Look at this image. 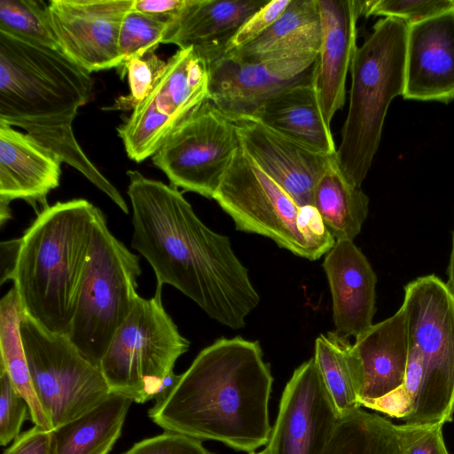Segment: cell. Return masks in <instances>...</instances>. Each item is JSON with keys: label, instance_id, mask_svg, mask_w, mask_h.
<instances>
[{"label": "cell", "instance_id": "1", "mask_svg": "<svg viewBox=\"0 0 454 454\" xmlns=\"http://www.w3.org/2000/svg\"><path fill=\"white\" fill-rule=\"evenodd\" d=\"M131 247L153 268L157 287L170 285L209 317L245 326L260 296L230 239L209 229L176 187L129 170Z\"/></svg>", "mask_w": 454, "mask_h": 454}, {"label": "cell", "instance_id": "2", "mask_svg": "<svg viewBox=\"0 0 454 454\" xmlns=\"http://www.w3.org/2000/svg\"><path fill=\"white\" fill-rule=\"evenodd\" d=\"M272 383L257 340L220 338L198 354L148 415L165 431L251 454L270 436Z\"/></svg>", "mask_w": 454, "mask_h": 454}, {"label": "cell", "instance_id": "3", "mask_svg": "<svg viewBox=\"0 0 454 454\" xmlns=\"http://www.w3.org/2000/svg\"><path fill=\"white\" fill-rule=\"evenodd\" d=\"M92 90L90 73L61 51L0 31V121L24 129L128 214L124 199L87 157L73 131L78 109Z\"/></svg>", "mask_w": 454, "mask_h": 454}, {"label": "cell", "instance_id": "4", "mask_svg": "<svg viewBox=\"0 0 454 454\" xmlns=\"http://www.w3.org/2000/svg\"><path fill=\"white\" fill-rule=\"evenodd\" d=\"M98 209L84 199L59 201L18 239L4 282L13 281L24 315L51 333L71 329Z\"/></svg>", "mask_w": 454, "mask_h": 454}, {"label": "cell", "instance_id": "5", "mask_svg": "<svg viewBox=\"0 0 454 454\" xmlns=\"http://www.w3.org/2000/svg\"><path fill=\"white\" fill-rule=\"evenodd\" d=\"M372 28L353 58L349 106L335 153L341 171L357 187L378 151L390 103L404 90L408 25L382 18Z\"/></svg>", "mask_w": 454, "mask_h": 454}, {"label": "cell", "instance_id": "6", "mask_svg": "<svg viewBox=\"0 0 454 454\" xmlns=\"http://www.w3.org/2000/svg\"><path fill=\"white\" fill-rule=\"evenodd\" d=\"M213 199L237 230L267 237L300 257L317 260L335 243L315 207H300L242 145Z\"/></svg>", "mask_w": 454, "mask_h": 454}, {"label": "cell", "instance_id": "7", "mask_svg": "<svg viewBox=\"0 0 454 454\" xmlns=\"http://www.w3.org/2000/svg\"><path fill=\"white\" fill-rule=\"evenodd\" d=\"M139 258L117 239L98 209L68 339L92 364L99 363L139 295Z\"/></svg>", "mask_w": 454, "mask_h": 454}, {"label": "cell", "instance_id": "8", "mask_svg": "<svg viewBox=\"0 0 454 454\" xmlns=\"http://www.w3.org/2000/svg\"><path fill=\"white\" fill-rule=\"evenodd\" d=\"M409 345L419 353L422 383L404 423L450 422L454 413V294L435 275L404 286Z\"/></svg>", "mask_w": 454, "mask_h": 454}, {"label": "cell", "instance_id": "9", "mask_svg": "<svg viewBox=\"0 0 454 454\" xmlns=\"http://www.w3.org/2000/svg\"><path fill=\"white\" fill-rule=\"evenodd\" d=\"M161 289L150 299L138 297L99 363L111 393L137 403L155 399L190 346L166 312Z\"/></svg>", "mask_w": 454, "mask_h": 454}, {"label": "cell", "instance_id": "10", "mask_svg": "<svg viewBox=\"0 0 454 454\" xmlns=\"http://www.w3.org/2000/svg\"><path fill=\"white\" fill-rule=\"evenodd\" d=\"M20 331L34 388L52 430L111 394L99 366L89 361L67 335L45 331L24 313Z\"/></svg>", "mask_w": 454, "mask_h": 454}, {"label": "cell", "instance_id": "11", "mask_svg": "<svg viewBox=\"0 0 454 454\" xmlns=\"http://www.w3.org/2000/svg\"><path fill=\"white\" fill-rule=\"evenodd\" d=\"M240 145L236 121L208 99L167 136L152 160L172 186L213 199Z\"/></svg>", "mask_w": 454, "mask_h": 454}, {"label": "cell", "instance_id": "12", "mask_svg": "<svg viewBox=\"0 0 454 454\" xmlns=\"http://www.w3.org/2000/svg\"><path fill=\"white\" fill-rule=\"evenodd\" d=\"M209 99L208 65L194 47L179 49L147 98L117 128L127 155L141 162L152 157L167 136Z\"/></svg>", "mask_w": 454, "mask_h": 454}, {"label": "cell", "instance_id": "13", "mask_svg": "<svg viewBox=\"0 0 454 454\" xmlns=\"http://www.w3.org/2000/svg\"><path fill=\"white\" fill-rule=\"evenodd\" d=\"M339 418L312 357L286 383L265 448L269 454H325Z\"/></svg>", "mask_w": 454, "mask_h": 454}, {"label": "cell", "instance_id": "14", "mask_svg": "<svg viewBox=\"0 0 454 454\" xmlns=\"http://www.w3.org/2000/svg\"><path fill=\"white\" fill-rule=\"evenodd\" d=\"M135 0H51V23L60 51L89 73L119 67L122 20Z\"/></svg>", "mask_w": 454, "mask_h": 454}, {"label": "cell", "instance_id": "15", "mask_svg": "<svg viewBox=\"0 0 454 454\" xmlns=\"http://www.w3.org/2000/svg\"><path fill=\"white\" fill-rule=\"evenodd\" d=\"M317 58L304 56L259 62H243L223 55L206 59L209 100L233 121L254 117L267 100L312 78Z\"/></svg>", "mask_w": 454, "mask_h": 454}, {"label": "cell", "instance_id": "16", "mask_svg": "<svg viewBox=\"0 0 454 454\" xmlns=\"http://www.w3.org/2000/svg\"><path fill=\"white\" fill-rule=\"evenodd\" d=\"M236 121L242 147L300 206H313L315 187L332 155L314 151L255 118Z\"/></svg>", "mask_w": 454, "mask_h": 454}, {"label": "cell", "instance_id": "17", "mask_svg": "<svg viewBox=\"0 0 454 454\" xmlns=\"http://www.w3.org/2000/svg\"><path fill=\"white\" fill-rule=\"evenodd\" d=\"M403 98L454 100V8L408 26Z\"/></svg>", "mask_w": 454, "mask_h": 454}, {"label": "cell", "instance_id": "18", "mask_svg": "<svg viewBox=\"0 0 454 454\" xmlns=\"http://www.w3.org/2000/svg\"><path fill=\"white\" fill-rule=\"evenodd\" d=\"M62 161L26 133L0 121V223L11 218L9 204L23 200L35 209L48 207L59 185Z\"/></svg>", "mask_w": 454, "mask_h": 454}, {"label": "cell", "instance_id": "19", "mask_svg": "<svg viewBox=\"0 0 454 454\" xmlns=\"http://www.w3.org/2000/svg\"><path fill=\"white\" fill-rule=\"evenodd\" d=\"M321 43L315 69V85L325 121L333 117L346 98V80L357 49L359 0H317Z\"/></svg>", "mask_w": 454, "mask_h": 454}, {"label": "cell", "instance_id": "20", "mask_svg": "<svg viewBox=\"0 0 454 454\" xmlns=\"http://www.w3.org/2000/svg\"><path fill=\"white\" fill-rule=\"evenodd\" d=\"M323 268L333 298L335 332L356 338L373 324L377 277L353 240H337L325 254Z\"/></svg>", "mask_w": 454, "mask_h": 454}, {"label": "cell", "instance_id": "21", "mask_svg": "<svg viewBox=\"0 0 454 454\" xmlns=\"http://www.w3.org/2000/svg\"><path fill=\"white\" fill-rule=\"evenodd\" d=\"M353 347L362 366L359 403L381 397L401 387L405 380L409 354L403 308L401 306L393 316L357 336Z\"/></svg>", "mask_w": 454, "mask_h": 454}, {"label": "cell", "instance_id": "22", "mask_svg": "<svg viewBox=\"0 0 454 454\" xmlns=\"http://www.w3.org/2000/svg\"><path fill=\"white\" fill-rule=\"evenodd\" d=\"M266 0H191L162 43L194 47L205 59L221 56L226 43Z\"/></svg>", "mask_w": 454, "mask_h": 454}, {"label": "cell", "instance_id": "23", "mask_svg": "<svg viewBox=\"0 0 454 454\" xmlns=\"http://www.w3.org/2000/svg\"><path fill=\"white\" fill-rule=\"evenodd\" d=\"M252 118L320 153H336L331 128L320 109L315 74L267 100Z\"/></svg>", "mask_w": 454, "mask_h": 454}, {"label": "cell", "instance_id": "24", "mask_svg": "<svg viewBox=\"0 0 454 454\" xmlns=\"http://www.w3.org/2000/svg\"><path fill=\"white\" fill-rule=\"evenodd\" d=\"M320 43L317 0H292L282 15L262 35L223 56L243 62L317 56Z\"/></svg>", "mask_w": 454, "mask_h": 454}, {"label": "cell", "instance_id": "25", "mask_svg": "<svg viewBox=\"0 0 454 454\" xmlns=\"http://www.w3.org/2000/svg\"><path fill=\"white\" fill-rule=\"evenodd\" d=\"M132 401L111 393L97 406L52 430L55 454H108Z\"/></svg>", "mask_w": 454, "mask_h": 454}, {"label": "cell", "instance_id": "26", "mask_svg": "<svg viewBox=\"0 0 454 454\" xmlns=\"http://www.w3.org/2000/svg\"><path fill=\"white\" fill-rule=\"evenodd\" d=\"M313 206L335 241L354 240L367 218L369 198L348 180L333 154L315 187Z\"/></svg>", "mask_w": 454, "mask_h": 454}, {"label": "cell", "instance_id": "27", "mask_svg": "<svg viewBox=\"0 0 454 454\" xmlns=\"http://www.w3.org/2000/svg\"><path fill=\"white\" fill-rule=\"evenodd\" d=\"M313 358L339 417L361 408L362 366L348 338L335 331L320 334Z\"/></svg>", "mask_w": 454, "mask_h": 454}, {"label": "cell", "instance_id": "28", "mask_svg": "<svg viewBox=\"0 0 454 454\" xmlns=\"http://www.w3.org/2000/svg\"><path fill=\"white\" fill-rule=\"evenodd\" d=\"M22 317L19 294L13 286L0 301V367L7 372L16 389L27 400L33 423L52 430L34 388L20 331Z\"/></svg>", "mask_w": 454, "mask_h": 454}, {"label": "cell", "instance_id": "29", "mask_svg": "<svg viewBox=\"0 0 454 454\" xmlns=\"http://www.w3.org/2000/svg\"><path fill=\"white\" fill-rule=\"evenodd\" d=\"M325 454H401L395 424L361 408L339 418Z\"/></svg>", "mask_w": 454, "mask_h": 454}, {"label": "cell", "instance_id": "30", "mask_svg": "<svg viewBox=\"0 0 454 454\" xmlns=\"http://www.w3.org/2000/svg\"><path fill=\"white\" fill-rule=\"evenodd\" d=\"M0 31L37 46L60 51L48 4L41 0H0Z\"/></svg>", "mask_w": 454, "mask_h": 454}, {"label": "cell", "instance_id": "31", "mask_svg": "<svg viewBox=\"0 0 454 454\" xmlns=\"http://www.w3.org/2000/svg\"><path fill=\"white\" fill-rule=\"evenodd\" d=\"M166 65L155 51L125 59L118 68L121 78L128 75L129 93L116 98L106 110L133 111L152 92Z\"/></svg>", "mask_w": 454, "mask_h": 454}, {"label": "cell", "instance_id": "32", "mask_svg": "<svg viewBox=\"0 0 454 454\" xmlns=\"http://www.w3.org/2000/svg\"><path fill=\"white\" fill-rule=\"evenodd\" d=\"M169 24L151 15L130 10L125 15L119 35L123 61L155 51L162 43Z\"/></svg>", "mask_w": 454, "mask_h": 454}, {"label": "cell", "instance_id": "33", "mask_svg": "<svg viewBox=\"0 0 454 454\" xmlns=\"http://www.w3.org/2000/svg\"><path fill=\"white\" fill-rule=\"evenodd\" d=\"M453 8L452 0H359L361 16L395 18L404 21L408 26Z\"/></svg>", "mask_w": 454, "mask_h": 454}, {"label": "cell", "instance_id": "34", "mask_svg": "<svg viewBox=\"0 0 454 454\" xmlns=\"http://www.w3.org/2000/svg\"><path fill=\"white\" fill-rule=\"evenodd\" d=\"M0 443L5 446L20 434L30 408L3 367H0Z\"/></svg>", "mask_w": 454, "mask_h": 454}, {"label": "cell", "instance_id": "35", "mask_svg": "<svg viewBox=\"0 0 454 454\" xmlns=\"http://www.w3.org/2000/svg\"><path fill=\"white\" fill-rule=\"evenodd\" d=\"M442 424L395 425L401 454H449Z\"/></svg>", "mask_w": 454, "mask_h": 454}, {"label": "cell", "instance_id": "36", "mask_svg": "<svg viewBox=\"0 0 454 454\" xmlns=\"http://www.w3.org/2000/svg\"><path fill=\"white\" fill-rule=\"evenodd\" d=\"M291 2L292 0L268 1L238 29L226 43L222 55L234 52L262 35L282 15Z\"/></svg>", "mask_w": 454, "mask_h": 454}, {"label": "cell", "instance_id": "37", "mask_svg": "<svg viewBox=\"0 0 454 454\" xmlns=\"http://www.w3.org/2000/svg\"><path fill=\"white\" fill-rule=\"evenodd\" d=\"M123 454H211L201 441L168 432L135 443Z\"/></svg>", "mask_w": 454, "mask_h": 454}, {"label": "cell", "instance_id": "38", "mask_svg": "<svg viewBox=\"0 0 454 454\" xmlns=\"http://www.w3.org/2000/svg\"><path fill=\"white\" fill-rule=\"evenodd\" d=\"M4 454H55L52 430L35 425L20 434Z\"/></svg>", "mask_w": 454, "mask_h": 454}, {"label": "cell", "instance_id": "39", "mask_svg": "<svg viewBox=\"0 0 454 454\" xmlns=\"http://www.w3.org/2000/svg\"><path fill=\"white\" fill-rule=\"evenodd\" d=\"M360 404L361 407L403 420H405L411 411V400L403 386L381 397L361 401Z\"/></svg>", "mask_w": 454, "mask_h": 454}, {"label": "cell", "instance_id": "40", "mask_svg": "<svg viewBox=\"0 0 454 454\" xmlns=\"http://www.w3.org/2000/svg\"><path fill=\"white\" fill-rule=\"evenodd\" d=\"M190 3L191 0H135L133 9L160 19L170 26Z\"/></svg>", "mask_w": 454, "mask_h": 454}, {"label": "cell", "instance_id": "41", "mask_svg": "<svg viewBox=\"0 0 454 454\" xmlns=\"http://www.w3.org/2000/svg\"><path fill=\"white\" fill-rule=\"evenodd\" d=\"M448 280L446 282L447 286L450 292L454 294V229L452 231L451 240V251L450 254L449 264L447 268Z\"/></svg>", "mask_w": 454, "mask_h": 454}, {"label": "cell", "instance_id": "42", "mask_svg": "<svg viewBox=\"0 0 454 454\" xmlns=\"http://www.w3.org/2000/svg\"><path fill=\"white\" fill-rule=\"evenodd\" d=\"M251 454H269V453H268L267 449L264 448L262 450H261L259 452H254V453H251Z\"/></svg>", "mask_w": 454, "mask_h": 454}]
</instances>
